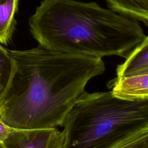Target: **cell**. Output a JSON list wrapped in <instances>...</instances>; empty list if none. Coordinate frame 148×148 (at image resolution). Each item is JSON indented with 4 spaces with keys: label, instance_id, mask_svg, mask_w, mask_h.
<instances>
[{
    "label": "cell",
    "instance_id": "52a82bcc",
    "mask_svg": "<svg viewBox=\"0 0 148 148\" xmlns=\"http://www.w3.org/2000/svg\"><path fill=\"white\" fill-rule=\"evenodd\" d=\"M111 10L148 24V0H105Z\"/></svg>",
    "mask_w": 148,
    "mask_h": 148
},
{
    "label": "cell",
    "instance_id": "6da1fadb",
    "mask_svg": "<svg viewBox=\"0 0 148 148\" xmlns=\"http://www.w3.org/2000/svg\"><path fill=\"white\" fill-rule=\"evenodd\" d=\"M9 51L12 66L0 90V118L15 129L62 127L88 82L105 70L102 58L59 52L39 44Z\"/></svg>",
    "mask_w": 148,
    "mask_h": 148
},
{
    "label": "cell",
    "instance_id": "7c38bea8",
    "mask_svg": "<svg viewBox=\"0 0 148 148\" xmlns=\"http://www.w3.org/2000/svg\"><path fill=\"white\" fill-rule=\"evenodd\" d=\"M0 148H5L3 145H0Z\"/></svg>",
    "mask_w": 148,
    "mask_h": 148
},
{
    "label": "cell",
    "instance_id": "30bf717a",
    "mask_svg": "<svg viewBox=\"0 0 148 148\" xmlns=\"http://www.w3.org/2000/svg\"><path fill=\"white\" fill-rule=\"evenodd\" d=\"M112 148H148V130L142 131Z\"/></svg>",
    "mask_w": 148,
    "mask_h": 148
},
{
    "label": "cell",
    "instance_id": "9c48e42d",
    "mask_svg": "<svg viewBox=\"0 0 148 148\" xmlns=\"http://www.w3.org/2000/svg\"><path fill=\"white\" fill-rule=\"evenodd\" d=\"M12 66V58L9 50L0 46V90L5 86Z\"/></svg>",
    "mask_w": 148,
    "mask_h": 148
},
{
    "label": "cell",
    "instance_id": "8992f818",
    "mask_svg": "<svg viewBox=\"0 0 148 148\" xmlns=\"http://www.w3.org/2000/svg\"><path fill=\"white\" fill-rule=\"evenodd\" d=\"M148 74V37L138 44L125 58V61L117 66V79L127 77Z\"/></svg>",
    "mask_w": 148,
    "mask_h": 148
},
{
    "label": "cell",
    "instance_id": "8fae6325",
    "mask_svg": "<svg viewBox=\"0 0 148 148\" xmlns=\"http://www.w3.org/2000/svg\"><path fill=\"white\" fill-rule=\"evenodd\" d=\"M12 128L5 124L0 118V145H3V142L7 137Z\"/></svg>",
    "mask_w": 148,
    "mask_h": 148
},
{
    "label": "cell",
    "instance_id": "277c9868",
    "mask_svg": "<svg viewBox=\"0 0 148 148\" xmlns=\"http://www.w3.org/2000/svg\"><path fill=\"white\" fill-rule=\"evenodd\" d=\"M64 135L56 127L12 128L3 142L5 148H62Z\"/></svg>",
    "mask_w": 148,
    "mask_h": 148
},
{
    "label": "cell",
    "instance_id": "7a4b0ae2",
    "mask_svg": "<svg viewBox=\"0 0 148 148\" xmlns=\"http://www.w3.org/2000/svg\"><path fill=\"white\" fill-rule=\"evenodd\" d=\"M39 45L59 52L126 58L147 36L139 21L95 2L43 0L28 20Z\"/></svg>",
    "mask_w": 148,
    "mask_h": 148
},
{
    "label": "cell",
    "instance_id": "ba28073f",
    "mask_svg": "<svg viewBox=\"0 0 148 148\" xmlns=\"http://www.w3.org/2000/svg\"><path fill=\"white\" fill-rule=\"evenodd\" d=\"M19 0H0V43L10 42L15 29Z\"/></svg>",
    "mask_w": 148,
    "mask_h": 148
},
{
    "label": "cell",
    "instance_id": "3957f363",
    "mask_svg": "<svg viewBox=\"0 0 148 148\" xmlns=\"http://www.w3.org/2000/svg\"><path fill=\"white\" fill-rule=\"evenodd\" d=\"M62 127V148H112L148 130V99L128 101L114 97L111 91H84Z\"/></svg>",
    "mask_w": 148,
    "mask_h": 148
},
{
    "label": "cell",
    "instance_id": "5b68a950",
    "mask_svg": "<svg viewBox=\"0 0 148 148\" xmlns=\"http://www.w3.org/2000/svg\"><path fill=\"white\" fill-rule=\"evenodd\" d=\"M112 95L128 101L148 99V74L121 77L109 82Z\"/></svg>",
    "mask_w": 148,
    "mask_h": 148
}]
</instances>
